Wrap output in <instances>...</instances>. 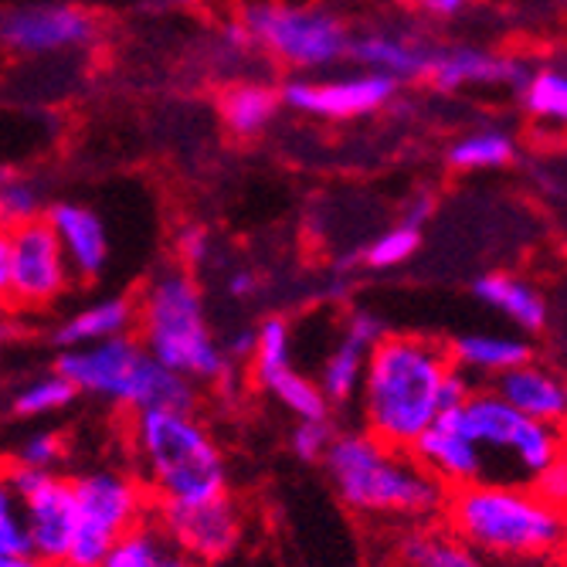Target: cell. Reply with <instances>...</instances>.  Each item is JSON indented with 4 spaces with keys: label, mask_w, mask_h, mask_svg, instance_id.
Returning a JSON list of instances; mask_svg holds the SVG:
<instances>
[{
    "label": "cell",
    "mask_w": 567,
    "mask_h": 567,
    "mask_svg": "<svg viewBox=\"0 0 567 567\" xmlns=\"http://www.w3.org/2000/svg\"><path fill=\"white\" fill-rule=\"evenodd\" d=\"M449 371V347L435 340L408 333L378 340L357 388L364 432L394 449H411V442L442 415V384Z\"/></svg>",
    "instance_id": "1"
},
{
    "label": "cell",
    "mask_w": 567,
    "mask_h": 567,
    "mask_svg": "<svg viewBox=\"0 0 567 567\" xmlns=\"http://www.w3.org/2000/svg\"><path fill=\"white\" fill-rule=\"evenodd\" d=\"M445 503L452 534L483 557L544 560L564 544V506L540 499L530 486L476 480L455 486Z\"/></svg>",
    "instance_id": "2"
},
{
    "label": "cell",
    "mask_w": 567,
    "mask_h": 567,
    "mask_svg": "<svg viewBox=\"0 0 567 567\" xmlns=\"http://www.w3.org/2000/svg\"><path fill=\"white\" fill-rule=\"evenodd\" d=\"M323 466L340 499L357 513L432 517L445 506V486L419 466V458L371 432L333 435Z\"/></svg>",
    "instance_id": "3"
},
{
    "label": "cell",
    "mask_w": 567,
    "mask_h": 567,
    "mask_svg": "<svg viewBox=\"0 0 567 567\" xmlns=\"http://www.w3.org/2000/svg\"><path fill=\"white\" fill-rule=\"evenodd\" d=\"M140 343L190 384H221L231 374L228 357L212 333L204 296L190 272L164 269L153 276L136 309Z\"/></svg>",
    "instance_id": "4"
},
{
    "label": "cell",
    "mask_w": 567,
    "mask_h": 567,
    "mask_svg": "<svg viewBox=\"0 0 567 567\" xmlns=\"http://www.w3.org/2000/svg\"><path fill=\"white\" fill-rule=\"evenodd\" d=\"M133 445L161 503H200L228 489V470L194 411L150 408L133 415Z\"/></svg>",
    "instance_id": "5"
},
{
    "label": "cell",
    "mask_w": 567,
    "mask_h": 567,
    "mask_svg": "<svg viewBox=\"0 0 567 567\" xmlns=\"http://www.w3.org/2000/svg\"><path fill=\"white\" fill-rule=\"evenodd\" d=\"M79 394L113 401L126 411L150 408H184L194 411L197 391L181 374L167 371L136 337L123 333L92 347H75L59 353V368Z\"/></svg>",
    "instance_id": "6"
},
{
    "label": "cell",
    "mask_w": 567,
    "mask_h": 567,
    "mask_svg": "<svg viewBox=\"0 0 567 567\" xmlns=\"http://www.w3.org/2000/svg\"><path fill=\"white\" fill-rule=\"evenodd\" d=\"M241 28L248 41L262 44L266 51L292 69L317 72L347 59L350 31L347 24L320 8L276 4V0H255L245 8Z\"/></svg>",
    "instance_id": "7"
},
{
    "label": "cell",
    "mask_w": 567,
    "mask_h": 567,
    "mask_svg": "<svg viewBox=\"0 0 567 567\" xmlns=\"http://www.w3.org/2000/svg\"><path fill=\"white\" fill-rule=\"evenodd\" d=\"M449 411L455 425L483 449V455L506 452L513 458V466H517V476L524 480H534L550 462L564 458L560 429L520 415V411L509 408L493 388L473 391L458 408H449Z\"/></svg>",
    "instance_id": "8"
},
{
    "label": "cell",
    "mask_w": 567,
    "mask_h": 567,
    "mask_svg": "<svg viewBox=\"0 0 567 567\" xmlns=\"http://www.w3.org/2000/svg\"><path fill=\"white\" fill-rule=\"evenodd\" d=\"M69 486L79 509V527L62 567H99L113 540L143 520V489L120 470H92Z\"/></svg>",
    "instance_id": "9"
},
{
    "label": "cell",
    "mask_w": 567,
    "mask_h": 567,
    "mask_svg": "<svg viewBox=\"0 0 567 567\" xmlns=\"http://www.w3.org/2000/svg\"><path fill=\"white\" fill-rule=\"evenodd\" d=\"M4 480L21 499L31 554L48 567H62L69 557L75 527H79L72 486L51 470H31V466H21V462H14L4 473Z\"/></svg>",
    "instance_id": "10"
},
{
    "label": "cell",
    "mask_w": 567,
    "mask_h": 567,
    "mask_svg": "<svg viewBox=\"0 0 567 567\" xmlns=\"http://www.w3.org/2000/svg\"><path fill=\"white\" fill-rule=\"evenodd\" d=\"M164 540L197 564H215L238 547L241 517L228 493L200 503H164L161 509Z\"/></svg>",
    "instance_id": "11"
},
{
    "label": "cell",
    "mask_w": 567,
    "mask_h": 567,
    "mask_svg": "<svg viewBox=\"0 0 567 567\" xmlns=\"http://www.w3.org/2000/svg\"><path fill=\"white\" fill-rule=\"evenodd\" d=\"M72 282V266L44 218L11 228V296L24 306L55 302Z\"/></svg>",
    "instance_id": "12"
},
{
    "label": "cell",
    "mask_w": 567,
    "mask_h": 567,
    "mask_svg": "<svg viewBox=\"0 0 567 567\" xmlns=\"http://www.w3.org/2000/svg\"><path fill=\"white\" fill-rule=\"evenodd\" d=\"M398 82L381 72H357L340 79H296L289 82L279 99L289 110L320 116V120H357L368 116L394 99Z\"/></svg>",
    "instance_id": "13"
},
{
    "label": "cell",
    "mask_w": 567,
    "mask_h": 567,
    "mask_svg": "<svg viewBox=\"0 0 567 567\" xmlns=\"http://www.w3.org/2000/svg\"><path fill=\"white\" fill-rule=\"evenodd\" d=\"M95 38V21L72 4H31L0 18V41L21 55H51V51L85 48Z\"/></svg>",
    "instance_id": "14"
},
{
    "label": "cell",
    "mask_w": 567,
    "mask_h": 567,
    "mask_svg": "<svg viewBox=\"0 0 567 567\" xmlns=\"http://www.w3.org/2000/svg\"><path fill=\"white\" fill-rule=\"evenodd\" d=\"M527 72H530V65L517 55H499V51L476 48V44H452V48L435 44L425 82L449 89V92L470 89V85L520 92Z\"/></svg>",
    "instance_id": "15"
},
{
    "label": "cell",
    "mask_w": 567,
    "mask_h": 567,
    "mask_svg": "<svg viewBox=\"0 0 567 567\" xmlns=\"http://www.w3.org/2000/svg\"><path fill=\"white\" fill-rule=\"evenodd\" d=\"M408 452L415 455L419 466L429 476H435L442 486H466L486 476L483 449L455 425L452 411H442V415L411 442Z\"/></svg>",
    "instance_id": "16"
},
{
    "label": "cell",
    "mask_w": 567,
    "mask_h": 567,
    "mask_svg": "<svg viewBox=\"0 0 567 567\" xmlns=\"http://www.w3.org/2000/svg\"><path fill=\"white\" fill-rule=\"evenodd\" d=\"M44 221L55 231L65 259L72 266V276H82V279H95L106 272L110 266V235H106V225L102 218L85 208V204H75V200H59L51 204Z\"/></svg>",
    "instance_id": "17"
},
{
    "label": "cell",
    "mask_w": 567,
    "mask_h": 567,
    "mask_svg": "<svg viewBox=\"0 0 567 567\" xmlns=\"http://www.w3.org/2000/svg\"><path fill=\"white\" fill-rule=\"evenodd\" d=\"M435 44L415 38V34H398V31H364L350 34L347 59H353L364 72H381L394 82L408 79H425L432 62Z\"/></svg>",
    "instance_id": "18"
},
{
    "label": "cell",
    "mask_w": 567,
    "mask_h": 567,
    "mask_svg": "<svg viewBox=\"0 0 567 567\" xmlns=\"http://www.w3.org/2000/svg\"><path fill=\"white\" fill-rule=\"evenodd\" d=\"M493 391L534 422L560 425L567 415V388L560 374L537 364V360H527V364L493 378Z\"/></svg>",
    "instance_id": "19"
},
{
    "label": "cell",
    "mask_w": 567,
    "mask_h": 567,
    "mask_svg": "<svg viewBox=\"0 0 567 567\" xmlns=\"http://www.w3.org/2000/svg\"><path fill=\"white\" fill-rule=\"evenodd\" d=\"M473 296L496 309L499 317H506L513 327H520L524 337L530 333H544L547 323H550V306H547V296L520 279V276H509V272H486L473 282Z\"/></svg>",
    "instance_id": "20"
},
{
    "label": "cell",
    "mask_w": 567,
    "mask_h": 567,
    "mask_svg": "<svg viewBox=\"0 0 567 567\" xmlns=\"http://www.w3.org/2000/svg\"><path fill=\"white\" fill-rule=\"evenodd\" d=\"M449 360L466 378L493 381L534 360V343L527 337H509V333H466L449 347Z\"/></svg>",
    "instance_id": "21"
},
{
    "label": "cell",
    "mask_w": 567,
    "mask_h": 567,
    "mask_svg": "<svg viewBox=\"0 0 567 567\" xmlns=\"http://www.w3.org/2000/svg\"><path fill=\"white\" fill-rule=\"evenodd\" d=\"M136 323V302L130 296H110V299H99L79 313H72L59 333L55 343L62 350H75V347H92L102 340H113L130 333V327Z\"/></svg>",
    "instance_id": "22"
},
{
    "label": "cell",
    "mask_w": 567,
    "mask_h": 567,
    "mask_svg": "<svg viewBox=\"0 0 567 567\" xmlns=\"http://www.w3.org/2000/svg\"><path fill=\"white\" fill-rule=\"evenodd\" d=\"M282 106L279 89L266 82H238L225 89L221 95V120L231 133L238 136H255L262 133Z\"/></svg>",
    "instance_id": "23"
},
{
    "label": "cell",
    "mask_w": 567,
    "mask_h": 567,
    "mask_svg": "<svg viewBox=\"0 0 567 567\" xmlns=\"http://www.w3.org/2000/svg\"><path fill=\"white\" fill-rule=\"evenodd\" d=\"M517 95L524 99L527 116L544 126H560L567 120V75L557 65L530 69Z\"/></svg>",
    "instance_id": "24"
},
{
    "label": "cell",
    "mask_w": 567,
    "mask_h": 567,
    "mask_svg": "<svg viewBox=\"0 0 567 567\" xmlns=\"http://www.w3.org/2000/svg\"><path fill=\"white\" fill-rule=\"evenodd\" d=\"M368 347L357 343L353 337H340V343L330 350V357L323 360V371H320V391L327 394L330 404H343L357 394L360 378H364V360H368Z\"/></svg>",
    "instance_id": "25"
},
{
    "label": "cell",
    "mask_w": 567,
    "mask_h": 567,
    "mask_svg": "<svg viewBox=\"0 0 567 567\" xmlns=\"http://www.w3.org/2000/svg\"><path fill=\"white\" fill-rule=\"evenodd\" d=\"M517 153L509 133L503 130H476L449 146V164L455 171H496L506 167Z\"/></svg>",
    "instance_id": "26"
},
{
    "label": "cell",
    "mask_w": 567,
    "mask_h": 567,
    "mask_svg": "<svg viewBox=\"0 0 567 567\" xmlns=\"http://www.w3.org/2000/svg\"><path fill=\"white\" fill-rule=\"evenodd\" d=\"M411 567H489L480 550L462 544L455 534H415L404 540Z\"/></svg>",
    "instance_id": "27"
},
{
    "label": "cell",
    "mask_w": 567,
    "mask_h": 567,
    "mask_svg": "<svg viewBox=\"0 0 567 567\" xmlns=\"http://www.w3.org/2000/svg\"><path fill=\"white\" fill-rule=\"evenodd\" d=\"M262 384L279 398V404L289 411V415H296L299 422L327 419V415H330V401H327V394L320 391V384H317L313 378L299 374L292 364L282 368V371H276V374L266 378Z\"/></svg>",
    "instance_id": "28"
},
{
    "label": "cell",
    "mask_w": 567,
    "mask_h": 567,
    "mask_svg": "<svg viewBox=\"0 0 567 567\" xmlns=\"http://www.w3.org/2000/svg\"><path fill=\"white\" fill-rule=\"evenodd\" d=\"M75 398H79V391L62 371H48V374L28 381L14 394L11 408L18 419H44V415H59V411H65Z\"/></svg>",
    "instance_id": "29"
},
{
    "label": "cell",
    "mask_w": 567,
    "mask_h": 567,
    "mask_svg": "<svg viewBox=\"0 0 567 567\" xmlns=\"http://www.w3.org/2000/svg\"><path fill=\"white\" fill-rule=\"evenodd\" d=\"M167 550H171V544L164 540L161 527L136 524L113 540L106 560H102L99 567H157Z\"/></svg>",
    "instance_id": "30"
},
{
    "label": "cell",
    "mask_w": 567,
    "mask_h": 567,
    "mask_svg": "<svg viewBox=\"0 0 567 567\" xmlns=\"http://www.w3.org/2000/svg\"><path fill=\"white\" fill-rule=\"evenodd\" d=\"M255 378L266 381L276 371L292 364V333L282 317H269L259 330H255V350H251Z\"/></svg>",
    "instance_id": "31"
},
{
    "label": "cell",
    "mask_w": 567,
    "mask_h": 567,
    "mask_svg": "<svg viewBox=\"0 0 567 567\" xmlns=\"http://www.w3.org/2000/svg\"><path fill=\"white\" fill-rule=\"evenodd\" d=\"M41 212H44V190L34 181L11 174L0 184V228L11 231L18 225H28L41 218Z\"/></svg>",
    "instance_id": "32"
},
{
    "label": "cell",
    "mask_w": 567,
    "mask_h": 567,
    "mask_svg": "<svg viewBox=\"0 0 567 567\" xmlns=\"http://www.w3.org/2000/svg\"><path fill=\"white\" fill-rule=\"evenodd\" d=\"M419 245H422V228H411V225L401 221V225L388 228L384 235H378L368 245L364 262L371 269H398V266H404L411 255L419 251Z\"/></svg>",
    "instance_id": "33"
},
{
    "label": "cell",
    "mask_w": 567,
    "mask_h": 567,
    "mask_svg": "<svg viewBox=\"0 0 567 567\" xmlns=\"http://www.w3.org/2000/svg\"><path fill=\"white\" fill-rule=\"evenodd\" d=\"M0 550H31L21 499L8 486L4 473H0Z\"/></svg>",
    "instance_id": "34"
},
{
    "label": "cell",
    "mask_w": 567,
    "mask_h": 567,
    "mask_svg": "<svg viewBox=\"0 0 567 567\" xmlns=\"http://www.w3.org/2000/svg\"><path fill=\"white\" fill-rule=\"evenodd\" d=\"M65 455V442L59 432H34L24 439V445L18 449V458L21 466H31V470H51L55 473V466L62 462Z\"/></svg>",
    "instance_id": "35"
},
{
    "label": "cell",
    "mask_w": 567,
    "mask_h": 567,
    "mask_svg": "<svg viewBox=\"0 0 567 567\" xmlns=\"http://www.w3.org/2000/svg\"><path fill=\"white\" fill-rule=\"evenodd\" d=\"M333 425L327 419H309V422H299L292 429V452L302 458V462H323L330 442H333Z\"/></svg>",
    "instance_id": "36"
},
{
    "label": "cell",
    "mask_w": 567,
    "mask_h": 567,
    "mask_svg": "<svg viewBox=\"0 0 567 567\" xmlns=\"http://www.w3.org/2000/svg\"><path fill=\"white\" fill-rule=\"evenodd\" d=\"M177 255L184 259L187 269H200L204 262L212 259V235L208 228H200V225H184L177 231Z\"/></svg>",
    "instance_id": "37"
},
{
    "label": "cell",
    "mask_w": 567,
    "mask_h": 567,
    "mask_svg": "<svg viewBox=\"0 0 567 567\" xmlns=\"http://www.w3.org/2000/svg\"><path fill=\"white\" fill-rule=\"evenodd\" d=\"M530 489L540 499H547L554 506H564V499H567V466H564V458H557V462H550L547 470H540L530 480Z\"/></svg>",
    "instance_id": "38"
},
{
    "label": "cell",
    "mask_w": 567,
    "mask_h": 567,
    "mask_svg": "<svg viewBox=\"0 0 567 567\" xmlns=\"http://www.w3.org/2000/svg\"><path fill=\"white\" fill-rule=\"evenodd\" d=\"M343 333H347V337H353L357 343H364V347L371 350L378 340H384V337H388V327H384V320H381V317L368 313V309H357V313L347 320Z\"/></svg>",
    "instance_id": "39"
},
{
    "label": "cell",
    "mask_w": 567,
    "mask_h": 567,
    "mask_svg": "<svg viewBox=\"0 0 567 567\" xmlns=\"http://www.w3.org/2000/svg\"><path fill=\"white\" fill-rule=\"evenodd\" d=\"M251 350H255V330H248V327L231 330L221 340V353L228 357V364H238V360H251Z\"/></svg>",
    "instance_id": "40"
},
{
    "label": "cell",
    "mask_w": 567,
    "mask_h": 567,
    "mask_svg": "<svg viewBox=\"0 0 567 567\" xmlns=\"http://www.w3.org/2000/svg\"><path fill=\"white\" fill-rule=\"evenodd\" d=\"M11 296V231L0 228V299Z\"/></svg>",
    "instance_id": "41"
},
{
    "label": "cell",
    "mask_w": 567,
    "mask_h": 567,
    "mask_svg": "<svg viewBox=\"0 0 567 567\" xmlns=\"http://www.w3.org/2000/svg\"><path fill=\"white\" fill-rule=\"evenodd\" d=\"M225 289H228V296H231V299H248L255 289H259V282H255V276H251V272L235 269V272L225 279Z\"/></svg>",
    "instance_id": "42"
},
{
    "label": "cell",
    "mask_w": 567,
    "mask_h": 567,
    "mask_svg": "<svg viewBox=\"0 0 567 567\" xmlns=\"http://www.w3.org/2000/svg\"><path fill=\"white\" fill-rule=\"evenodd\" d=\"M415 4L429 14H439V18H452L458 11L470 8V0H415Z\"/></svg>",
    "instance_id": "43"
},
{
    "label": "cell",
    "mask_w": 567,
    "mask_h": 567,
    "mask_svg": "<svg viewBox=\"0 0 567 567\" xmlns=\"http://www.w3.org/2000/svg\"><path fill=\"white\" fill-rule=\"evenodd\" d=\"M0 567H48L31 550H0Z\"/></svg>",
    "instance_id": "44"
},
{
    "label": "cell",
    "mask_w": 567,
    "mask_h": 567,
    "mask_svg": "<svg viewBox=\"0 0 567 567\" xmlns=\"http://www.w3.org/2000/svg\"><path fill=\"white\" fill-rule=\"evenodd\" d=\"M157 567H200V564H197V560H190L187 554H181V550H174V547H171Z\"/></svg>",
    "instance_id": "45"
},
{
    "label": "cell",
    "mask_w": 567,
    "mask_h": 567,
    "mask_svg": "<svg viewBox=\"0 0 567 567\" xmlns=\"http://www.w3.org/2000/svg\"><path fill=\"white\" fill-rule=\"evenodd\" d=\"M167 4H177V8H190V4H197V0H167Z\"/></svg>",
    "instance_id": "46"
}]
</instances>
